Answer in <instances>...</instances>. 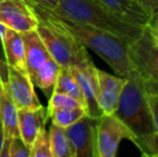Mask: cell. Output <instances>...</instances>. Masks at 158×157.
Segmentation results:
<instances>
[{"label": "cell", "mask_w": 158, "mask_h": 157, "mask_svg": "<svg viewBox=\"0 0 158 157\" xmlns=\"http://www.w3.org/2000/svg\"><path fill=\"white\" fill-rule=\"evenodd\" d=\"M146 96H148V101L150 105L151 111H152L153 121H154L155 129H156L157 141H158V97L153 90L146 88Z\"/></svg>", "instance_id": "23"}, {"label": "cell", "mask_w": 158, "mask_h": 157, "mask_svg": "<svg viewBox=\"0 0 158 157\" xmlns=\"http://www.w3.org/2000/svg\"><path fill=\"white\" fill-rule=\"evenodd\" d=\"M97 121L98 118L86 114L74 124L64 128L73 157H96Z\"/></svg>", "instance_id": "7"}, {"label": "cell", "mask_w": 158, "mask_h": 157, "mask_svg": "<svg viewBox=\"0 0 158 157\" xmlns=\"http://www.w3.org/2000/svg\"><path fill=\"white\" fill-rule=\"evenodd\" d=\"M153 40H154V39H153ZM154 41H155V40H154ZM155 43H156L157 45H158V41H155Z\"/></svg>", "instance_id": "30"}, {"label": "cell", "mask_w": 158, "mask_h": 157, "mask_svg": "<svg viewBox=\"0 0 158 157\" xmlns=\"http://www.w3.org/2000/svg\"><path fill=\"white\" fill-rule=\"evenodd\" d=\"M0 23L19 32L37 28L39 21L26 0H3L0 3Z\"/></svg>", "instance_id": "8"}, {"label": "cell", "mask_w": 158, "mask_h": 157, "mask_svg": "<svg viewBox=\"0 0 158 157\" xmlns=\"http://www.w3.org/2000/svg\"><path fill=\"white\" fill-rule=\"evenodd\" d=\"M27 1L31 2L42 9H45V10L54 11L58 6L59 0H27Z\"/></svg>", "instance_id": "25"}, {"label": "cell", "mask_w": 158, "mask_h": 157, "mask_svg": "<svg viewBox=\"0 0 158 157\" xmlns=\"http://www.w3.org/2000/svg\"><path fill=\"white\" fill-rule=\"evenodd\" d=\"M77 107H84L86 108L81 101L73 97L69 96L67 94L63 93H56L53 92V94L50 96L48 99V113L55 110H61V109H70V108H77Z\"/></svg>", "instance_id": "20"}, {"label": "cell", "mask_w": 158, "mask_h": 157, "mask_svg": "<svg viewBox=\"0 0 158 157\" xmlns=\"http://www.w3.org/2000/svg\"><path fill=\"white\" fill-rule=\"evenodd\" d=\"M145 86H146V88L153 90L158 97V82H145Z\"/></svg>", "instance_id": "29"}, {"label": "cell", "mask_w": 158, "mask_h": 157, "mask_svg": "<svg viewBox=\"0 0 158 157\" xmlns=\"http://www.w3.org/2000/svg\"><path fill=\"white\" fill-rule=\"evenodd\" d=\"M4 144V131H3V124H2V118L1 114H0V154L2 152Z\"/></svg>", "instance_id": "28"}, {"label": "cell", "mask_w": 158, "mask_h": 157, "mask_svg": "<svg viewBox=\"0 0 158 157\" xmlns=\"http://www.w3.org/2000/svg\"><path fill=\"white\" fill-rule=\"evenodd\" d=\"M60 69L61 67L58 65V63L52 57H48L30 76V79L32 83L41 90H43L50 98V96L54 92V86Z\"/></svg>", "instance_id": "16"}, {"label": "cell", "mask_w": 158, "mask_h": 157, "mask_svg": "<svg viewBox=\"0 0 158 157\" xmlns=\"http://www.w3.org/2000/svg\"><path fill=\"white\" fill-rule=\"evenodd\" d=\"M150 15L158 11V0H135Z\"/></svg>", "instance_id": "26"}, {"label": "cell", "mask_w": 158, "mask_h": 157, "mask_svg": "<svg viewBox=\"0 0 158 157\" xmlns=\"http://www.w3.org/2000/svg\"><path fill=\"white\" fill-rule=\"evenodd\" d=\"M53 12L75 23L110 32L128 45L140 38L144 31L143 27L123 21L97 0H59Z\"/></svg>", "instance_id": "3"}, {"label": "cell", "mask_w": 158, "mask_h": 157, "mask_svg": "<svg viewBox=\"0 0 158 157\" xmlns=\"http://www.w3.org/2000/svg\"><path fill=\"white\" fill-rule=\"evenodd\" d=\"M22 36L25 46L26 68L30 76L51 56L35 29L22 32Z\"/></svg>", "instance_id": "14"}, {"label": "cell", "mask_w": 158, "mask_h": 157, "mask_svg": "<svg viewBox=\"0 0 158 157\" xmlns=\"http://www.w3.org/2000/svg\"><path fill=\"white\" fill-rule=\"evenodd\" d=\"M115 116L135 137L133 144L142 156H158V141L144 80L139 76L127 79L122 90Z\"/></svg>", "instance_id": "2"}, {"label": "cell", "mask_w": 158, "mask_h": 157, "mask_svg": "<svg viewBox=\"0 0 158 157\" xmlns=\"http://www.w3.org/2000/svg\"><path fill=\"white\" fill-rule=\"evenodd\" d=\"M104 8L114 13L123 21L133 25L145 27L151 15L135 0H97Z\"/></svg>", "instance_id": "13"}, {"label": "cell", "mask_w": 158, "mask_h": 157, "mask_svg": "<svg viewBox=\"0 0 158 157\" xmlns=\"http://www.w3.org/2000/svg\"><path fill=\"white\" fill-rule=\"evenodd\" d=\"M48 114L53 124H56L60 127L67 128L68 126L77 122L81 118H83L84 115H86L87 110L84 107H77L70 108V109L55 110V111H52Z\"/></svg>", "instance_id": "19"}, {"label": "cell", "mask_w": 158, "mask_h": 157, "mask_svg": "<svg viewBox=\"0 0 158 157\" xmlns=\"http://www.w3.org/2000/svg\"><path fill=\"white\" fill-rule=\"evenodd\" d=\"M48 118V110L42 105L38 109H17L19 137L26 145L31 144L42 129L45 128Z\"/></svg>", "instance_id": "12"}, {"label": "cell", "mask_w": 158, "mask_h": 157, "mask_svg": "<svg viewBox=\"0 0 158 157\" xmlns=\"http://www.w3.org/2000/svg\"><path fill=\"white\" fill-rule=\"evenodd\" d=\"M48 138L52 157H73L66 129L64 127L52 123L48 130Z\"/></svg>", "instance_id": "17"}, {"label": "cell", "mask_w": 158, "mask_h": 157, "mask_svg": "<svg viewBox=\"0 0 158 157\" xmlns=\"http://www.w3.org/2000/svg\"><path fill=\"white\" fill-rule=\"evenodd\" d=\"M2 46L8 66L27 71L25 63V46H24L22 32L6 27Z\"/></svg>", "instance_id": "15"}, {"label": "cell", "mask_w": 158, "mask_h": 157, "mask_svg": "<svg viewBox=\"0 0 158 157\" xmlns=\"http://www.w3.org/2000/svg\"><path fill=\"white\" fill-rule=\"evenodd\" d=\"M6 157H30V147L24 143L21 137H14L9 143Z\"/></svg>", "instance_id": "22"}, {"label": "cell", "mask_w": 158, "mask_h": 157, "mask_svg": "<svg viewBox=\"0 0 158 157\" xmlns=\"http://www.w3.org/2000/svg\"><path fill=\"white\" fill-rule=\"evenodd\" d=\"M144 29L148 30V34L152 36L155 41H158V11L151 15L150 22L144 27Z\"/></svg>", "instance_id": "24"}, {"label": "cell", "mask_w": 158, "mask_h": 157, "mask_svg": "<svg viewBox=\"0 0 158 157\" xmlns=\"http://www.w3.org/2000/svg\"><path fill=\"white\" fill-rule=\"evenodd\" d=\"M6 82L9 92L17 109L33 110L42 107L27 71L8 66Z\"/></svg>", "instance_id": "9"}, {"label": "cell", "mask_w": 158, "mask_h": 157, "mask_svg": "<svg viewBox=\"0 0 158 157\" xmlns=\"http://www.w3.org/2000/svg\"><path fill=\"white\" fill-rule=\"evenodd\" d=\"M30 157H52L48 131L45 128L39 132L30 147Z\"/></svg>", "instance_id": "21"}, {"label": "cell", "mask_w": 158, "mask_h": 157, "mask_svg": "<svg viewBox=\"0 0 158 157\" xmlns=\"http://www.w3.org/2000/svg\"><path fill=\"white\" fill-rule=\"evenodd\" d=\"M96 72L98 82V105L103 114H113L116 110L127 79L112 76L98 68Z\"/></svg>", "instance_id": "11"}, {"label": "cell", "mask_w": 158, "mask_h": 157, "mask_svg": "<svg viewBox=\"0 0 158 157\" xmlns=\"http://www.w3.org/2000/svg\"><path fill=\"white\" fill-rule=\"evenodd\" d=\"M2 1H3V0H0V3H1V2H2Z\"/></svg>", "instance_id": "31"}, {"label": "cell", "mask_w": 158, "mask_h": 157, "mask_svg": "<svg viewBox=\"0 0 158 157\" xmlns=\"http://www.w3.org/2000/svg\"><path fill=\"white\" fill-rule=\"evenodd\" d=\"M54 92L69 95V96L81 101L86 107L85 99H84L81 87H80L79 83L77 82V80H75V78L73 76V74L71 73V71L69 69H66V68H61L60 69L54 86Z\"/></svg>", "instance_id": "18"}, {"label": "cell", "mask_w": 158, "mask_h": 157, "mask_svg": "<svg viewBox=\"0 0 158 157\" xmlns=\"http://www.w3.org/2000/svg\"><path fill=\"white\" fill-rule=\"evenodd\" d=\"M6 26L3 24L0 23V59H6L4 57V53H3V46H2V41H3V36H4V31H6Z\"/></svg>", "instance_id": "27"}, {"label": "cell", "mask_w": 158, "mask_h": 157, "mask_svg": "<svg viewBox=\"0 0 158 157\" xmlns=\"http://www.w3.org/2000/svg\"><path fill=\"white\" fill-rule=\"evenodd\" d=\"M123 139L135 142L130 130L114 114H102L96 127V157H115Z\"/></svg>", "instance_id": "5"}, {"label": "cell", "mask_w": 158, "mask_h": 157, "mask_svg": "<svg viewBox=\"0 0 158 157\" xmlns=\"http://www.w3.org/2000/svg\"><path fill=\"white\" fill-rule=\"evenodd\" d=\"M73 76L79 83L81 90L85 99L87 115L94 118H99L102 115V111L98 105V82H97V67L94 63L88 64L81 67H72L69 69Z\"/></svg>", "instance_id": "10"}, {"label": "cell", "mask_w": 158, "mask_h": 157, "mask_svg": "<svg viewBox=\"0 0 158 157\" xmlns=\"http://www.w3.org/2000/svg\"><path fill=\"white\" fill-rule=\"evenodd\" d=\"M27 2L35 14L66 30L82 45L94 51L119 76L129 79L138 74L129 56L128 44L122 39L104 30L84 24L75 23L55 14L53 11L42 9L29 1Z\"/></svg>", "instance_id": "1"}, {"label": "cell", "mask_w": 158, "mask_h": 157, "mask_svg": "<svg viewBox=\"0 0 158 157\" xmlns=\"http://www.w3.org/2000/svg\"><path fill=\"white\" fill-rule=\"evenodd\" d=\"M128 50L137 73L145 82H158V45L148 30L129 44Z\"/></svg>", "instance_id": "6"}, {"label": "cell", "mask_w": 158, "mask_h": 157, "mask_svg": "<svg viewBox=\"0 0 158 157\" xmlns=\"http://www.w3.org/2000/svg\"><path fill=\"white\" fill-rule=\"evenodd\" d=\"M37 17L39 24L35 30L43 41L50 56L61 68L70 69L72 67H81L92 61L86 48L74 37L39 15Z\"/></svg>", "instance_id": "4"}]
</instances>
